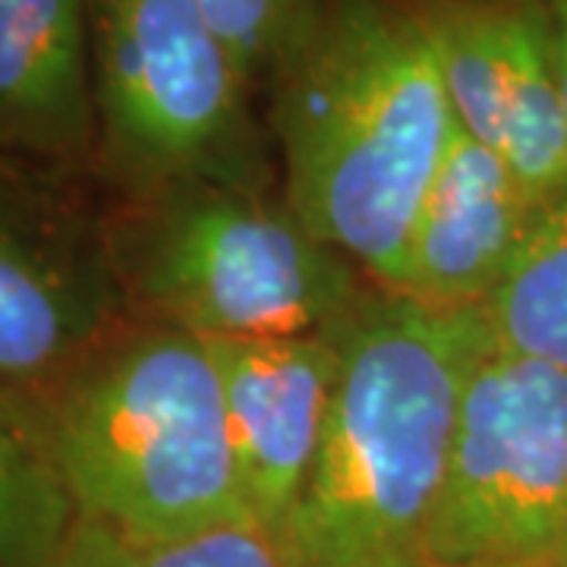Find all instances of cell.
Here are the masks:
<instances>
[{"label": "cell", "instance_id": "6da1fadb", "mask_svg": "<svg viewBox=\"0 0 567 567\" xmlns=\"http://www.w3.org/2000/svg\"><path fill=\"white\" fill-rule=\"evenodd\" d=\"M271 85L290 215L398 290L457 130L423 3L328 0Z\"/></svg>", "mask_w": 567, "mask_h": 567}, {"label": "cell", "instance_id": "7a4b0ae2", "mask_svg": "<svg viewBox=\"0 0 567 567\" xmlns=\"http://www.w3.org/2000/svg\"><path fill=\"white\" fill-rule=\"evenodd\" d=\"M338 338L341 382L278 546L290 567H425L466 385L495 350L486 316L385 290Z\"/></svg>", "mask_w": 567, "mask_h": 567}, {"label": "cell", "instance_id": "3957f363", "mask_svg": "<svg viewBox=\"0 0 567 567\" xmlns=\"http://www.w3.org/2000/svg\"><path fill=\"white\" fill-rule=\"evenodd\" d=\"M41 416L76 517L155 543L256 524L203 338L158 324L89 350Z\"/></svg>", "mask_w": 567, "mask_h": 567}, {"label": "cell", "instance_id": "277c9868", "mask_svg": "<svg viewBox=\"0 0 567 567\" xmlns=\"http://www.w3.org/2000/svg\"><path fill=\"white\" fill-rule=\"evenodd\" d=\"M142 234L136 287L162 324L203 341L319 338L363 306L353 262L249 183H183Z\"/></svg>", "mask_w": 567, "mask_h": 567}, {"label": "cell", "instance_id": "5b68a950", "mask_svg": "<svg viewBox=\"0 0 567 567\" xmlns=\"http://www.w3.org/2000/svg\"><path fill=\"white\" fill-rule=\"evenodd\" d=\"M104 158L145 189L249 183V85L196 0H92Z\"/></svg>", "mask_w": 567, "mask_h": 567}, {"label": "cell", "instance_id": "8992f818", "mask_svg": "<svg viewBox=\"0 0 567 567\" xmlns=\"http://www.w3.org/2000/svg\"><path fill=\"white\" fill-rule=\"evenodd\" d=\"M425 567H567V372L498 347L476 365Z\"/></svg>", "mask_w": 567, "mask_h": 567}, {"label": "cell", "instance_id": "52a82bcc", "mask_svg": "<svg viewBox=\"0 0 567 567\" xmlns=\"http://www.w3.org/2000/svg\"><path fill=\"white\" fill-rule=\"evenodd\" d=\"M338 331L287 341H205L221 375L246 505L256 527L278 543L303 495L341 382Z\"/></svg>", "mask_w": 567, "mask_h": 567}, {"label": "cell", "instance_id": "ba28073f", "mask_svg": "<svg viewBox=\"0 0 567 567\" xmlns=\"http://www.w3.org/2000/svg\"><path fill=\"white\" fill-rule=\"evenodd\" d=\"M539 208L505 158L457 126L425 196L398 290L429 309H483Z\"/></svg>", "mask_w": 567, "mask_h": 567}, {"label": "cell", "instance_id": "9c48e42d", "mask_svg": "<svg viewBox=\"0 0 567 567\" xmlns=\"http://www.w3.org/2000/svg\"><path fill=\"white\" fill-rule=\"evenodd\" d=\"M95 140L92 0H0V148L73 162Z\"/></svg>", "mask_w": 567, "mask_h": 567}, {"label": "cell", "instance_id": "30bf717a", "mask_svg": "<svg viewBox=\"0 0 567 567\" xmlns=\"http://www.w3.org/2000/svg\"><path fill=\"white\" fill-rule=\"evenodd\" d=\"M10 203L0 183V382L22 391L61 382L95 350L107 297L89 265Z\"/></svg>", "mask_w": 567, "mask_h": 567}, {"label": "cell", "instance_id": "8fae6325", "mask_svg": "<svg viewBox=\"0 0 567 567\" xmlns=\"http://www.w3.org/2000/svg\"><path fill=\"white\" fill-rule=\"evenodd\" d=\"M73 520L41 406L0 382V567H58Z\"/></svg>", "mask_w": 567, "mask_h": 567}, {"label": "cell", "instance_id": "7c38bea8", "mask_svg": "<svg viewBox=\"0 0 567 567\" xmlns=\"http://www.w3.org/2000/svg\"><path fill=\"white\" fill-rule=\"evenodd\" d=\"M483 316L498 350L567 372V196L539 208Z\"/></svg>", "mask_w": 567, "mask_h": 567}, {"label": "cell", "instance_id": "4fadbf2b", "mask_svg": "<svg viewBox=\"0 0 567 567\" xmlns=\"http://www.w3.org/2000/svg\"><path fill=\"white\" fill-rule=\"evenodd\" d=\"M58 567H290L278 539L256 524H230L183 539H133L76 517Z\"/></svg>", "mask_w": 567, "mask_h": 567}, {"label": "cell", "instance_id": "5bb4252c", "mask_svg": "<svg viewBox=\"0 0 567 567\" xmlns=\"http://www.w3.org/2000/svg\"><path fill=\"white\" fill-rule=\"evenodd\" d=\"M328 0H196L246 80H275L300 51Z\"/></svg>", "mask_w": 567, "mask_h": 567}, {"label": "cell", "instance_id": "9a60e30c", "mask_svg": "<svg viewBox=\"0 0 567 567\" xmlns=\"http://www.w3.org/2000/svg\"><path fill=\"white\" fill-rule=\"evenodd\" d=\"M539 7L546 17L551 63H555V76L561 85V99H565L567 111V0H539Z\"/></svg>", "mask_w": 567, "mask_h": 567}]
</instances>
